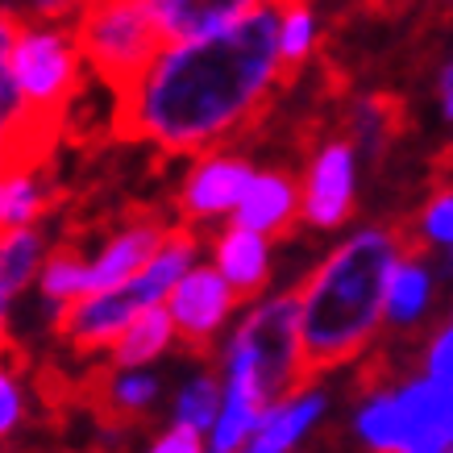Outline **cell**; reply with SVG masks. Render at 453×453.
<instances>
[{"mask_svg":"<svg viewBox=\"0 0 453 453\" xmlns=\"http://www.w3.org/2000/svg\"><path fill=\"white\" fill-rule=\"evenodd\" d=\"M288 75L279 0L192 42H163L150 67L117 92V129L166 154H204L242 134Z\"/></svg>","mask_w":453,"mask_h":453,"instance_id":"6da1fadb","label":"cell"},{"mask_svg":"<svg viewBox=\"0 0 453 453\" xmlns=\"http://www.w3.org/2000/svg\"><path fill=\"white\" fill-rule=\"evenodd\" d=\"M412 254L391 229H366L333 250L296 291L308 374L333 371L357 357L387 320V279Z\"/></svg>","mask_w":453,"mask_h":453,"instance_id":"7a4b0ae2","label":"cell"},{"mask_svg":"<svg viewBox=\"0 0 453 453\" xmlns=\"http://www.w3.org/2000/svg\"><path fill=\"white\" fill-rule=\"evenodd\" d=\"M300 337V300L275 296L254 303L225 345V403L266 412L308 383Z\"/></svg>","mask_w":453,"mask_h":453,"instance_id":"3957f363","label":"cell"},{"mask_svg":"<svg viewBox=\"0 0 453 453\" xmlns=\"http://www.w3.org/2000/svg\"><path fill=\"white\" fill-rule=\"evenodd\" d=\"M83 46L75 26L63 21H21L17 29V46H13V71H17V88L26 109L34 112V121L55 134L63 125V112L71 109V100L80 96L83 83Z\"/></svg>","mask_w":453,"mask_h":453,"instance_id":"277c9868","label":"cell"},{"mask_svg":"<svg viewBox=\"0 0 453 453\" xmlns=\"http://www.w3.org/2000/svg\"><path fill=\"white\" fill-rule=\"evenodd\" d=\"M75 34L92 75L112 92H125L163 50V34L142 0H92Z\"/></svg>","mask_w":453,"mask_h":453,"instance_id":"5b68a950","label":"cell"},{"mask_svg":"<svg viewBox=\"0 0 453 453\" xmlns=\"http://www.w3.org/2000/svg\"><path fill=\"white\" fill-rule=\"evenodd\" d=\"M171 291L150 275L142 271L134 275L129 283H117V288H104V291H88L80 296L75 303L63 308L58 316V333L71 349L80 354H92V349H112V345L125 337V329L134 325V316H142L146 308L154 303H166Z\"/></svg>","mask_w":453,"mask_h":453,"instance_id":"8992f818","label":"cell"},{"mask_svg":"<svg viewBox=\"0 0 453 453\" xmlns=\"http://www.w3.org/2000/svg\"><path fill=\"white\" fill-rule=\"evenodd\" d=\"M237 300H242V291L220 275L217 262H212V266H192V271L171 288V296H166V308L175 316L179 342L204 349V345L225 329V320L234 316Z\"/></svg>","mask_w":453,"mask_h":453,"instance_id":"52a82bcc","label":"cell"},{"mask_svg":"<svg viewBox=\"0 0 453 453\" xmlns=\"http://www.w3.org/2000/svg\"><path fill=\"white\" fill-rule=\"evenodd\" d=\"M17 29L21 17L0 4V163H13V158H46L55 146V134H46L34 112L21 100L17 88V71H13V46H17Z\"/></svg>","mask_w":453,"mask_h":453,"instance_id":"ba28073f","label":"cell"},{"mask_svg":"<svg viewBox=\"0 0 453 453\" xmlns=\"http://www.w3.org/2000/svg\"><path fill=\"white\" fill-rule=\"evenodd\" d=\"M254 175H258V171H254L242 154H225V150L196 154L192 171H188L183 188H179V212L188 220L234 217L237 204L246 200Z\"/></svg>","mask_w":453,"mask_h":453,"instance_id":"9c48e42d","label":"cell"},{"mask_svg":"<svg viewBox=\"0 0 453 453\" xmlns=\"http://www.w3.org/2000/svg\"><path fill=\"white\" fill-rule=\"evenodd\" d=\"M354 212V146L329 142L312 154L303 179V220L316 229H337Z\"/></svg>","mask_w":453,"mask_h":453,"instance_id":"30bf717a","label":"cell"},{"mask_svg":"<svg viewBox=\"0 0 453 453\" xmlns=\"http://www.w3.org/2000/svg\"><path fill=\"white\" fill-rule=\"evenodd\" d=\"M150 9L163 42H192L246 21L271 0H142Z\"/></svg>","mask_w":453,"mask_h":453,"instance_id":"8fae6325","label":"cell"},{"mask_svg":"<svg viewBox=\"0 0 453 453\" xmlns=\"http://www.w3.org/2000/svg\"><path fill=\"white\" fill-rule=\"evenodd\" d=\"M163 237H166L163 220H138V225H125L121 234H112L104 242V250L92 258V266H88L92 291L117 288V283H129L134 275H142L146 262L154 258V250L163 246Z\"/></svg>","mask_w":453,"mask_h":453,"instance_id":"7c38bea8","label":"cell"},{"mask_svg":"<svg viewBox=\"0 0 453 453\" xmlns=\"http://www.w3.org/2000/svg\"><path fill=\"white\" fill-rule=\"evenodd\" d=\"M46 158H13L0 163V229H21V225H38L50 204L55 192L46 183L42 171Z\"/></svg>","mask_w":453,"mask_h":453,"instance_id":"4fadbf2b","label":"cell"},{"mask_svg":"<svg viewBox=\"0 0 453 453\" xmlns=\"http://www.w3.org/2000/svg\"><path fill=\"white\" fill-rule=\"evenodd\" d=\"M212 262H217L220 275L242 291V300H254V296L266 288V275H271L266 234L229 220V225H225V234L217 237V246H212Z\"/></svg>","mask_w":453,"mask_h":453,"instance_id":"5bb4252c","label":"cell"},{"mask_svg":"<svg viewBox=\"0 0 453 453\" xmlns=\"http://www.w3.org/2000/svg\"><path fill=\"white\" fill-rule=\"evenodd\" d=\"M296 217H303V192L300 188H296L288 175L258 171L254 183H250L246 200L237 204V212L229 220L246 225V229H258V234H266V237H275V234H283Z\"/></svg>","mask_w":453,"mask_h":453,"instance_id":"9a60e30c","label":"cell"},{"mask_svg":"<svg viewBox=\"0 0 453 453\" xmlns=\"http://www.w3.org/2000/svg\"><path fill=\"white\" fill-rule=\"evenodd\" d=\"M325 412V395L320 391H296V395L279 399L266 408L258 433L250 437V449L254 453H291L303 441V433L320 420Z\"/></svg>","mask_w":453,"mask_h":453,"instance_id":"2e32d148","label":"cell"},{"mask_svg":"<svg viewBox=\"0 0 453 453\" xmlns=\"http://www.w3.org/2000/svg\"><path fill=\"white\" fill-rule=\"evenodd\" d=\"M179 337L175 316L166 303H154L142 316H134V325L125 329V337L109 349V366L112 371H129V366H150L158 354L171 349V342Z\"/></svg>","mask_w":453,"mask_h":453,"instance_id":"e0dca14e","label":"cell"},{"mask_svg":"<svg viewBox=\"0 0 453 453\" xmlns=\"http://www.w3.org/2000/svg\"><path fill=\"white\" fill-rule=\"evenodd\" d=\"M50 258L46 237L38 234V225H21V229H0V288L17 296L38 279L42 262Z\"/></svg>","mask_w":453,"mask_h":453,"instance_id":"ac0fdd59","label":"cell"},{"mask_svg":"<svg viewBox=\"0 0 453 453\" xmlns=\"http://www.w3.org/2000/svg\"><path fill=\"white\" fill-rule=\"evenodd\" d=\"M88 266H92V258H83L75 250H50V258L42 262V271H38V291H42V300H46V308H55L63 316L67 303L88 296L92 291Z\"/></svg>","mask_w":453,"mask_h":453,"instance_id":"d6986e66","label":"cell"},{"mask_svg":"<svg viewBox=\"0 0 453 453\" xmlns=\"http://www.w3.org/2000/svg\"><path fill=\"white\" fill-rule=\"evenodd\" d=\"M357 433L374 453H403L408 445V412L399 395H374L357 412Z\"/></svg>","mask_w":453,"mask_h":453,"instance_id":"ffe728a7","label":"cell"},{"mask_svg":"<svg viewBox=\"0 0 453 453\" xmlns=\"http://www.w3.org/2000/svg\"><path fill=\"white\" fill-rule=\"evenodd\" d=\"M428 303V275L416 262V254H403L387 279V320L391 325H412Z\"/></svg>","mask_w":453,"mask_h":453,"instance_id":"44dd1931","label":"cell"},{"mask_svg":"<svg viewBox=\"0 0 453 453\" xmlns=\"http://www.w3.org/2000/svg\"><path fill=\"white\" fill-rule=\"evenodd\" d=\"M316 38H320V26H316V13L308 0L279 4V55H283L288 71H296L300 63L312 58Z\"/></svg>","mask_w":453,"mask_h":453,"instance_id":"7402d4cb","label":"cell"},{"mask_svg":"<svg viewBox=\"0 0 453 453\" xmlns=\"http://www.w3.org/2000/svg\"><path fill=\"white\" fill-rule=\"evenodd\" d=\"M220 408H225V383H220V379H212V374H200V379H192V383L179 391L175 420L200 428V433H212Z\"/></svg>","mask_w":453,"mask_h":453,"instance_id":"603a6c76","label":"cell"},{"mask_svg":"<svg viewBox=\"0 0 453 453\" xmlns=\"http://www.w3.org/2000/svg\"><path fill=\"white\" fill-rule=\"evenodd\" d=\"M154 395H158V379L146 371H138V366H129V371H112L109 379V403L117 416H134V412H146L154 403Z\"/></svg>","mask_w":453,"mask_h":453,"instance_id":"cb8c5ba5","label":"cell"},{"mask_svg":"<svg viewBox=\"0 0 453 453\" xmlns=\"http://www.w3.org/2000/svg\"><path fill=\"white\" fill-rule=\"evenodd\" d=\"M354 134L357 142H366L371 150H379L391 134H395V104L387 96H371L354 109Z\"/></svg>","mask_w":453,"mask_h":453,"instance_id":"d4e9b609","label":"cell"},{"mask_svg":"<svg viewBox=\"0 0 453 453\" xmlns=\"http://www.w3.org/2000/svg\"><path fill=\"white\" fill-rule=\"evenodd\" d=\"M92 0H13V9L21 21H63V26H75L83 13H88Z\"/></svg>","mask_w":453,"mask_h":453,"instance_id":"484cf974","label":"cell"},{"mask_svg":"<svg viewBox=\"0 0 453 453\" xmlns=\"http://www.w3.org/2000/svg\"><path fill=\"white\" fill-rule=\"evenodd\" d=\"M21 420H26V391H21L17 371L0 354V441L9 437V433H17Z\"/></svg>","mask_w":453,"mask_h":453,"instance_id":"4316f807","label":"cell"},{"mask_svg":"<svg viewBox=\"0 0 453 453\" xmlns=\"http://www.w3.org/2000/svg\"><path fill=\"white\" fill-rule=\"evenodd\" d=\"M420 234H425L428 242H445V246H453V192L437 196V200L425 208Z\"/></svg>","mask_w":453,"mask_h":453,"instance_id":"83f0119b","label":"cell"},{"mask_svg":"<svg viewBox=\"0 0 453 453\" xmlns=\"http://www.w3.org/2000/svg\"><path fill=\"white\" fill-rule=\"evenodd\" d=\"M150 453H204V433L192 425H183V420H175V425L150 445Z\"/></svg>","mask_w":453,"mask_h":453,"instance_id":"f1b7e54d","label":"cell"},{"mask_svg":"<svg viewBox=\"0 0 453 453\" xmlns=\"http://www.w3.org/2000/svg\"><path fill=\"white\" fill-rule=\"evenodd\" d=\"M428 374L441 383H453V329H445L428 349Z\"/></svg>","mask_w":453,"mask_h":453,"instance_id":"f546056e","label":"cell"},{"mask_svg":"<svg viewBox=\"0 0 453 453\" xmlns=\"http://www.w3.org/2000/svg\"><path fill=\"white\" fill-rule=\"evenodd\" d=\"M441 109H445V117L453 121V63L441 71Z\"/></svg>","mask_w":453,"mask_h":453,"instance_id":"4dcf8cb0","label":"cell"},{"mask_svg":"<svg viewBox=\"0 0 453 453\" xmlns=\"http://www.w3.org/2000/svg\"><path fill=\"white\" fill-rule=\"evenodd\" d=\"M9 291L0 288V354H4V345H9Z\"/></svg>","mask_w":453,"mask_h":453,"instance_id":"1f68e13d","label":"cell"},{"mask_svg":"<svg viewBox=\"0 0 453 453\" xmlns=\"http://www.w3.org/2000/svg\"><path fill=\"white\" fill-rule=\"evenodd\" d=\"M279 4H288V0H279Z\"/></svg>","mask_w":453,"mask_h":453,"instance_id":"d6a6232c","label":"cell"},{"mask_svg":"<svg viewBox=\"0 0 453 453\" xmlns=\"http://www.w3.org/2000/svg\"><path fill=\"white\" fill-rule=\"evenodd\" d=\"M208 453H217V449H208Z\"/></svg>","mask_w":453,"mask_h":453,"instance_id":"836d02e7","label":"cell"},{"mask_svg":"<svg viewBox=\"0 0 453 453\" xmlns=\"http://www.w3.org/2000/svg\"><path fill=\"white\" fill-rule=\"evenodd\" d=\"M449 453H453V445H449Z\"/></svg>","mask_w":453,"mask_h":453,"instance_id":"e575fe53","label":"cell"},{"mask_svg":"<svg viewBox=\"0 0 453 453\" xmlns=\"http://www.w3.org/2000/svg\"><path fill=\"white\" fill-rule=\"evenodd\" d=\"M0 4H4V0H0Z\"/></svg>","mask_w":453,"mask_h":453,"instance_id":"d590c367","label":"cell"}]
</instances>
